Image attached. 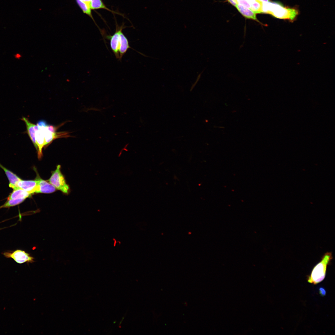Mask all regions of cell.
Here are the masks:
<instances>
[{
	"label": "cell",
	"instance_id": "obj_14",
	"mask_svg": "<svg viewBox=\"0 0 335 335\" xmlns=\"http://www.w3.org/2000/svg\"><path fill=\"white\" fill-rule=\"evenodd\" d=\"M90 7L91 10L103 9L112 12L106 7L101 0H91Z\"/></svg>",
	"mask_w": 335,
	"mask_h": 335
},
{
	"label": "cell",
	"instance_id": "obj_4",
	"mask_svg": "<svg viewBox=\"0 0 335 335\" xmlns=\"http://www.w3.org/2000/svg\"><path fill=\"white\" fill-rule=\"evenodd\" d=\"M60 166L58 165L48 180V182L53 185L56 189L63 193L67 194L69 187L66 184L64 177L60 171Z\"/></svg>",
	"mask_w": 335,
	"mask_h": 335
},
{
	"label": "cell",
	"instance_id": "obj_23",
	"mask_svg": "<svg viewBox=\"0 0 335 335\" xmlns=\"http://www.w3.org/2000/svg\"><path fill=\"white\" fill-rule=\"evenodd\" d=\"M260 0V1H261V2H269L270 1L269 0Z\"/></svg>",
	"mask_w": 335,
	"mask_h": 335
},
{
	"label": "cell",
	"instance_id": "obj_7",
	"mask_svg": "<svg viewBox=\"0 0 335 335\" xmlns=\"http://www.w3.org/2000/svg\"><path fill=\"white\" fill-rule=\"evenodd\" d=\"M35 179L37 185L35 193H50L56 190V188L53 185L42 179L38 174Z\"/></svg>",
	"mask_w": 335,
	"mask_h": 335
},
{
	"label": "cell",
	"instance_id": "obj_2",
	"mask_svg": "<svg viewBox=\"0 0 335 335\" xmlns=\"http://www.w3.org/2000/svg\"><path fill=\"white\" fill-rule=\"evenodd\" d=\"M333 258L331 252H327L323 256L321 260L313 268L310 275L308 276V283L316 284L324 279L328 265Z\"/></svg>",
	"mask_w": 335,
	"mask_h": 335
},
{
	"label": "cell",
	"instance_id": "obj_16",
	"mask_svg": "<svg viewBox=\"0 0 335 335\" xmlns=\"http://www.w3.org/2000/svg\"><path fill=\"white\" fill-rule=\"evenodd\" d=\"M25 199H10L7 200V201L3 205L0 206V208H8L18 205L22 203Z\"/></svg>",
	"mask_w": 335,
	"mask_h": 335
},
{
	"label": "cell",
	"instance_id": "obj_13",
	"mask_svg": "<svg viewBox=\"0 0 335 335\" xmlns=\"http://www.w3.org/2000/svg\"><path fill=\"white\" fill-rule=\"evenodd\" d=\"M31 195V194L28 192L20 188H17L13 190V191L8 197L7 200L19 199H25L26 198L29 197Z\"/></svg>",
	"mask_w": 335,
	"mask_h": 335
},
{
	"label": "cell",
	"instance_id": "obj_8",
	"mask_svg": "<svg viewBox=\"0 0 335 335\" xmlns=\"http://www.w3.org/2000/svg\"><path fill=\"white\" fill-rule=\"evenodd\" d=\"M37 183L36 180H23L21 179L17 183L16 187L28 192L31 194L35 193Z\"/></svg>",
	"mask_w": 335,
	"mask_h": 335
},
{
	"label": "cell",
	"instance_id": "obj_6",
	"mask_svg": "<svg viewBox=\"0 0 335 335\" xmlns=\"http://www.w3.org/2000/svg\"><path fill=\"white\" fill-rule=\"evenodd\" d=\"M43 132L45 141V145L51 142L55 139L60 137H67L70 136L69 132H53L46 127H38Z\"/></svg>",
	"mask_w": 335,
	"mask_h": 335
},
{
	"label": "cell",
	"instance_id": "obj_9",
	"mask_svg": "<svg viewBox=\"0 0 335 335\" xmlns=\"http://www.w3.org/2000/svg\"><path fill=\"white\" fill-rule=\"evenodd\" d=\"M21 119L25 124L26 127V132L30 139L32 141L36 149L38 151L35 136V130L34 128V124L31 123L29 119L25 117H23Z\"/></svg>",
	"mask_w": 335,
	"mask_h": 335
},
{
	"label": "cell",
	"instance_id": "obj_19",
	"mask_svg": "<svg viewBox=\"0 0 335 335\" xmlns=\"http://www.w3.org/2000/svg\"><path fill=\"white\" fill-rule=\"evenodd\" d=\"M232 5L236 7L237 5V0H227Z\"/></svg>",
	"mask_w": 335,
	"mask_h": 335
},
{
	"label": "cell",
	"instance_id": "obj_3",
	"mask_svg": "<svg viewBox=\"0 0 335 335\" xmlns=\"http://www.w3.org/2000/svg\"><path fill=\"white\" fill-rule=\"evenodd\" d=\"M266 13L279 19L293 20L297 15L298 12L295 8L284 7L280 2H269L266 6Z\"/></svg>",
	"mask_w": 335,
	"mask_h": 335
},
{
	"label": "cell",
	"instance_id": "obj_24",
	"mask_svg": "<svg viewBox=\"0 0 335 335\" xmlns=\"http://www.w3.org/2000/svg\"><path fill=\"white\" fill-rule=\"evenodd\" d=\"M0 230H1V229H0Z\"/></svg>",
	"mask_w": 335,
	"mask_h": 335
},
{
	"label": "cell",
	"instance_id": "obj_1",
	"mask_svg": "<svg viewBox=\"0 0 335 335\" xmlns=\"http://www.w3.org/2000/svg\"><path fill=\"white\" fill-rule=\"evenodd\" d=\"M123 28V25L120 27L117 26L114 34L106 37L110 41V47L116 58L119 60L129 49L132 48L128 39L122 32Z\"/></svg>",
	"mask_w": 335,
	"mask_h": 335
},
{
	"label": "cell",
	"instance_id": "obj_12",
	"mask_svg": "<svg viewBox=\"0 0 335 335\" xmlns=\"http://www.w3.org/2000/svg\"><path fill=\"white\" fill-rule=\"evenodd\" d=\"M239 12L244 17L255 20L261 23L256 17V14L250 8L237 4L236 7Z\"/></svg>",
	"mask_w": 335,
	"mask_h": 335
},
{
	"label": "cell",
	"instance_id": "obj_21",
	"mask_svg": "<svg viewBox=\"0 0 335 335\" xmlns=\"http://www.w3.org/2000/svg\"><path fill=\"white\" fill-rule=\"evenodd\" d=\"M15 57L17 59H20L21 57V55L19 53H16L15 55Z\"/></svg>",
	"mask_w": 335,
	"mask_h": 335
},
{
	"label": "cell",
	"instance_id": "obj_10",
	"mask_svg": "<svg viewBox=\"0 0 335 335\" xmlns=\"http://www.w3.org/2000/svg\"><path fill=\"white\" fill-rule=\"evenodd\" d=\"M35 136L38 148V157L40 159L42 156V149L45 145V141L42 131L39 128L38 130L35 131Z\"/></svg>",
	"mask_w": 335,
	"mask_h": 335
},
{
	"label": "cell",
	"instance_id": "obj_15",
	"mask_svg": "<svg viewBox=\"0 0 335 335\" xmlns=\"http://www.w3.org/2000/svg\"><path fill=\"white\" fill-rule=\"evenodd\" d=\"M76 1L83 12L88 15L94 21L92 14L91 9L90 6L87 4L80 0H76Z\"/></svg>",
	"mask_w": 335,
	"mask_h": 335
},
{
	"label": "cell",
	"instance_id": "obj_11",
	"mask_svg": "<svg viewBox=\"0 0 335 335\" xmlns=\"http://www.w3.org/2000/svg\"><path fill=\"white\" fill-rule=\"evenodd\" d=\"M0 167L4 171L9 181V187L13 190L17 189V184L21 179L16 174L3 166L0 163Z\"/></svg>",
	"mask_w": 335,
	"mask_h": 335
},
{
	"label": "cell",
	"instance_id": "obj_5",
	"mask_svg": "<svg viewBox=\"0 0 335 335\" xmlns=\"http://www.w3.org/2000/svg\"><path fill=\"white\" fill-rule=\"evenodd\" d=\"M3 254L7 258H12L19 264L26 262L32 263L34 261L33 257L30 256L29 254L21 250H16L11 252H6Z\"/></svg>",
	"mask_w": 335,
	"mask_h": 335
},
{
	"label": "cell",
	"instance_id": "obj_18",
	"mask_svg": "<svg viewBox=\"0 0 335 335\" xmlns=\"http://www.w3.org/2000/svg\"><path fill=\"white\" fill-rule=\"evenodd\" d=\"M319 293L322 296H325L326 295V292L325 289L323 288H320L319 289Z\"/></svg>",
	"mask_w": 335,
	"mask_h": 335
},
{
	"label": "cell",
	"instance_id": "obj_20",
	"mask_svg": "<svg viewBox=\"0 0 335 335\" xmlns=\"http://www.w3.org/2000/svg\"><path fill=\"white\" fill-rule=\"evenodd\" d=\"M201 74H199V75H198V77H197V79H196V81L195 82V83H194V84H193V85L192 86V87H191V89H190V91H192V89H193V88H194V86H195V85H196V84L197 83V82H198V80H199V78H200V76H201Z\"/></svg>",
	"mask_w": 335,
	"mask_h": 335
},
{
	"label": "cell",
	"instance_id": "obj_22",
	"mask_svg": "<svg viewBox=\"0 0 335 335\" xmlns=\"http://www.w3.org/2000/svg\"><path fill=\"white\" fill-rule=\"evenodd\" d=\"M87 4L90 7V4L91 2V0H80Z\"/></svg>",
	"mask_w": 335,
	"mask_h": 335
},
{
	"label": "cell",
	"instance_id": "obj_17",
	"mask_svg": "<svg viewBox=\"0 0 335 335\" xmlns=\"http://www.w3.org/2000/svg\"><path fill=\"white\" fill-rule=\"evenodd\" d=\"M37 125L38 127H46L48 126V124L47 122L44 120H39L37 123Z\"/></svg>",
	"mask_w": 335,
	"mask_h": 335
}]
</instances>
